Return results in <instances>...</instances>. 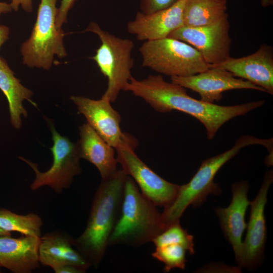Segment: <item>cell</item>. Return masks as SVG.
Instances as JSON below:
<instances>
[{"mask_svg":"<svg viewBox=\"0 0 273 273\" xmlns=\"http://www.w3.org/2000/svg\"><path fill=\"white\" fill-rule=\"evenodd\" d=\"M124 91L141 98L155 111L167 113L177 110L196 118L204 126L208 139H213L219 128L233 118L243 116L261 107L264 100L233 106H221L197 100L185 88L165 81L161 75H150L138 80L131 77Z\"/></svg>","mask_w":273,"mask_h":273,"instance_id":"1","label":"cell"},{"mask_svg":"<svg viewBox=\"0 0 273 273\" xmlns=\"http://www.w3.org/2000/svg\"><path fill=\"white\" fill-rule=\"evenodd\" d=\"M126 177L121 169L102 179L94 196L86 227L73 239L75 248L95 268L103 259L120 215Z\"/></svg>","mask_w":273,"mask_h":273,"instance_id":"2","label":"cell"},{"mask_svg":"<svg viewBox=\"0 0 273 273\" xmlns=\"http://www.w3.org/2000/svg\"><path fill=\"white\" fill-rule=\"evenodd\" d=\"M165 229L156 206L139 191L133 179L127 175L120 215L108 246L138 247L152 242Z\"/></svg>","mask_w":273,"mask_h":273,"instance_id":"3","label":"cell"},{"mask_svg":"<svg viewBox=\"0 0 273 273\" xmlns=\"http://www.w3.org/2000/svg\"><path fill=\"white\" fill-rule=\"evenodd\" d=\"M266 143V139L243 135L238 138L234 146L228 151L204 160L190 181L179 186L177 194L172 203L164 207L161 214L165 228L179 222L181 216L189 205L199 207L206 201L209 194H221L218 185L214 182V177L221 167L241 149L253 145L265 146Z\"/></svg>","mask_w":273,"mask_h":273,"instance_id":"4","label":"cell"},{"mask_svg":"<svg viewBox=\"0 0 273 273\" xmlns=\"http://www.w3.org/2000/svg\"><path fill=\"white\" fill-rule=\"evenodd\" d=\"M82 32L96 34L101 42L92 59L107 78V87L102 98L114 102L132 76L131 70L134 60L131 53L134 43L130 39L117 37L102 29L95 22H91Z\"/></svg>","mask_w":273,"mask_h":273,"instance_id":"5","label":"cell"},{"mask_svg":"<svg viewBox=\"0 0 273 273\" xmlns=\"http://www.w3.org/2000/svg\"><path fill=\"white\" fill-rule=\"evenodd\" d=\"M36 20L29 38L20 49L24 64L31 68L49 69L54 56L67 55L64 44L65 35L56 24L58 0H40Z\"/></svg>","mask_w":273,"mask_h":273,"instance_id":"6","label":"cell"},{"mask_svg":"<svg viewBox=\"0 0 273 273\" xmlns=\"http://www.w3.org/2000/svg\"><path fill=\"white\" fill-rule=\"evenodd\" d=\"M139 51L143 67L170 77L194 75L210 67L195 48L173 38L145 41Z\"/></svg>","mask_w":273,"mask_h":273,"instance_id":"7","label":"cell"},{"mask_svg":"<svg viewBox=\"0 0 273 273\" xmlns=\"http://www.w3.org/2000/svg\"><path fill=\"white\" fill-rule=\"evenodd\" d=\"M52 134L53 145L50 148L53 154V163L46 171L41 172L37 165L23 157L19 158L28 164L35 173V178L30 186L32 191L48 186L57 194L68 188L73 178L81 171L80 155L77 143L59 134L51 121H48Z\"/></svg>","mask_w":273,"mask_h":273,"instance_id":"8","label":"cell"},{"mask_svg":"<svg viewBox=\"0 0 273 273\" xmlns=\"http://www.w3.org/2000/svg\"><path fill=\"white\" fill-rule=\"evenodd\" d=\"M135 148L121 146L115 149L122 170L131 177L141 193L156 206L165 207L175 199L179 185L171 183L156 173L134 153Z\"/></svg>","mask_w":273,"mask_h":273,"instance_id":"9","label":"cell"},{"mask_svg":"<svg viewBox=\"0 0 273 273\" xmlns=\"http://www.w3.org/2000/svg\"><path fill=\"white\" fill-rule=\"evenodd\" d=\"M228 14L219 20L199 27L182 26L168 37L185 42L195 48L209 65L220 63L230 57L232 40Z\"/></svg>","mask_w":273,"mask_h":273,"instance_id":"10","label":"cell"},{"mask_svg":"<svg viewBox=\"0 0 273 273\" xmlns=\"http://www.w3.org/2000/svg\"><path fill=\"white\" fill-rule=\"evenodd\" d=\"M70 99L85 117L87 123L110 146L115 149L121 146L136 147V140L122 131L121 116L111 106L110 102L102 97L96 100L72 96Z\"/></svg>","mask_w":273,"mask_h":273,"instance_id":"11","label":"cell"},{"mask_svg":"<svg viewBox=\"0 0 273 273\" xmlns=\"http://www.w3.org/2000/svg\"><path fill=\"white\" fill-rule=\"evenodd\" d=\"M170 78L171 82L198 93L201 100L210 103L220 101L222 93L230 90L248 89L265 92L248 80L237 78L230 72L214 67L194 75Z\"/></svg>","mask_w":273,"mask_h":273,"instance_id":"12","label":"cell"},{"mask_svg":"<svg viewBox=\"0 0 273 273\" xmlns=\"http://www.w3.org/2000/svg\"><path fill=\"white\" fill-rule=\"evenodd\" d=\"M272 179V170L267 171L257 196L250 203V218L247 224L246 237L243 242V267L254 268L263 257L266 238L264 212L267 192Z\"/></svg>","mask_w":273,"mask_h":273,"instance_id":"13","label":"cell"},{"mask_svg":"<svg viewBox=\"0 0 273 273\" xmlns=\"http://www.w3.org/2000/svg\"><path fill=\"white\" fill-rule=\"evenodd\" d=\"M210 67L223 69L273 94V48L270 46L262 44L252 54L238 58L230 57Z\"/></svg>","mask_w":273,"mask_h":273,"instance_id":"14","label":"cell"},{"mask_svg":"<svg viewBox=\"0 0 273 273\" xmlns=\"http://www.w3.org/2000/svg\"><path fill=\"white\" fill-rule=\"evenodd\" d=\"M249 184L247 181L234 183L231 187L232 199L226 208L215 209L222 232L232 245L236 261L240 268L243 266V242L242 237L247 224L245 216L250 202L247 197Z\"/></svg>","mask_w":273,"mask_h":273,"instance_id":"15","label":"cell"},{"mask_svg":"<svg viewBox=\"0 0 273 273\" xmlns=\"http://www.w3.org/2000/svg\"><path fill=\"white\" fill-rule=\"evenodd\" d=\"M186 0H178L170 7L150 14L138 12L134 19L126 25L127 32L141 41L168 37L184 25Z\"/></svg>","mask_w":273,"mask_h":273,"instance_id":"16","label":"cell"},{"mask_svg":"<svg viewBox=\"0 0 273 273\" xmlns=\"http://www.w3.org/2000/svg\"><path fill=\"white\" fill-rule=\"evenodd\" d=\"M38 259L40 264L53 269L71 265L86 271L91 264L73 245V238L66 232L55 230L40 237Z\"/></svg>","mask_w":273,"mask_h":273,"instance_id":"17","label":"cell"},{"mask_svg":"<svg viewBox=\"0 0 273 273\" xmlns=\"http://www.w3.org/2000/svg\"><path fill=\"white\" fill-rule=\"evenodd\" d=\"M40 237L23 236L13 238L0 236V267L14 273H30L40 266Z\"/></svg>","mask_w":273,"mask_h":273,"instance_id":"18","label":"cell"},{"mask_svg":"<svg viewBox=\"0 0 273 273\" xmlns=\"http://www.w3.org/2000/svg\"><path fill=\"white\" fill-rule=\"evenodd\" d=\"M80 139L77 142L80 158L95 165L102 179L108 178L117 171L115 149L108 144L87 123L79 127Z\"/></svg>","mask_w":273,"mask_h":273,"instance_id":"19","label":"cell"},{"mask_svg":"<svg viewBox=\"0 0 273 273\" xmlns=\"http://www.w3.org/2000/svg\"><path fill=\"white\" fill-rule=\"evenodd\" d=\"M0 89L7 98L9 104L10 121L15 129L22 125L21 116L27 117V112L23 106L25 100L36 106L31 100L32 91L22 85L14 75L6 61L0 57Z\"/></svg>","mask_w":273,"mask_h":273,"instance_id":"20","label":"cell"},{"mask_svg":"<svg viewBox=\"0 0 273 273\" xmlns=\"http://www.w3.org/2000/svg\"><path fill=\"white\" fill-rule=\"evenodd\" d=\"M226 0H186L183 20L187 27L213 23L227 14Z\"/></svg>","mask_w":273,"mask_h":273,"instance_id":"21","label":"cell"},{"mask_svg":"<svg viewBox=\"0 0 273 273\" xmlns=\"http://www.w3.org/2000/svg\"><path fill=\"white\" fill-rule=\"evenodd\" d=\"M42 224V219L37 214L21 215L6 208H0V229L5 231L40 237Z\"/></svg>","mask_w":273,"mask_h":273,"instance_id":"22","label":"cell"},{"mask_svg":"<svg viewBox=\"0 0 273 273\" xmlns=\"http://www.w3.org/2000/svg\"><path fill=\"white\" fill-rule=\"evenodd\" d=\"M194 237L184 229L179 222L172 224L166 228L152 241L154 245L160 247L171 244L183 246L191 254L195 253Z\"/></svg>","mask_w":273,"mask_h":273,"instance_id":"23","label":"cell"},{"mask_svg":"<svg viewBox=\"0 0 273 273\" xmlns=\"http://www.w3.org/2000/svg\"><path fill=\"white\" fill-rule=\"evenodd\" d=\"M186 251L180 245L171 244L156 247L152 256L164 263L163 270L167 272L175 268L185 269Z\"/></svg>","mask_w":273,"mask_h":273,"instance_id":"24","label":"cell"},{"mask_svg":"<svg viewBox=\"0 0 273 273\" xmlns=\"http://www.w3.org/2000/svg\"><path fill=\"white\" fill-rule=\"evenodd\" d=\"M178 0H141V12L150 14L168 8Z\"/></svg>","mask_w":273,"mask_h":273,"instance_id":"25","label":"cell"},{"mask_svg":"<svg viewBox=\"0 0 273 273\" xmlns=\"http://www.w3.org/2000/svg\"><path fill=\"white\" fill-rule=\"evenodd\" d=\"M76 0H62L60 7L58 8L56 18V24L58 27L61 28L62 25L67 23V15L69 10L73 6Z\"/></svg>","mask_w":273,"mask_h":273,"instance_id":"26","label":"cell"},{"mask_svg":"<svg viewBox=\"0 0 273 273\" xmlns=\"http://www.w3.org/2000/svg\"><path fill=\"white\" fill-rule=\"evenodd\" d=\"M13 10L17 11L19 7L26 12L30 13L32 11V0H12L10 4Z\"/></svg>","mask_w":273,"mask_h":273,"instance_id":"27","label":"cell"},{"mask_svg":"<svg viewBox=\"0 0 273 273\" xmlns=\"http://www.w3.org/2000/svg\"><path fill=\"white\" fill-rule=\"evenodd\" d=\"M55 273H84L86 271L77 266L65 265L53 269Z\"/></svg>","mask_w":273,"mask_h":273,"instance_id":"28","label":"cell"},{"mask_svg":"<svg viewBox=\"0 0 273 273\" xmlns=\"http://www.w3.org/2000/svg\"><path fill=\"white\" fill-rule=\"evenodd\" d=\"M10 29L8 27L0 25V48L9 38Z\"/></svg>","mask_w":273,"mask_h":273,"instance_id":"29","label":"cell"},{"mask_svg":"<svg viewBox=\"0 0 273 273\" xmlns=\"http://www.w3.org/2000/svg\"><path fill=\"white\" fill-rule=\"evenodd\" d=\"M12 10L10 4L0 2V16L2 14L11 12Z\"/></svg>","mask_w":273,"mask_h":273,"instance_id":"30","label":"cell"},{"mask_svg":"<svg viewBox=\"0 0 273 273\" xmlns=\"http://www.w3.org/2000/svg\"><path fill=\"white\" fill-rule=\"evenodd\" d=\"M261 4L262 7H267L272 5L273 0H261Z\"/></svg>","mask_w":273,"mask_h":273,"instance_id":"31","label":"cell"},{"mask_svg":"<svg viewBox=\"0 0 273 273\" xmlns=\"http://www.w3.org/2000/svg\"><path fill=\"white\" fill-rule=\"evenodd\" d=\"M11 233L5 231L0 229V236L10 235L11 236Z\"/></svg>","mask_w":273,"mask_h":273,"instance_id":"32","label":"cell"},{"mask_svg":"<svg viewBox=\"0 0 273 273\" xmlns=\"http://www.w3.org/2000/svg\"><path fill=\"white\" fill-rule=\"evenodd\" d=\"M0 272H1V269H0Z\"/></svg>","mask_w":273,"mask_h":273,"instance_id":"33","label":"cell"}]
</instances>
